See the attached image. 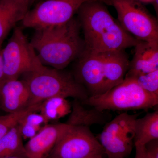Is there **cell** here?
I'll return each mask as SVG.
<instances>
[{"label": "cell", "instance_id": "obj_23", "mask_svg": "<svg viewBox=\"0 0 158 158\" xmlns=\"http://www.w3.org/2000/svg\"><path fill=\"white\" fill-rule=\"evenodd\" d=\"M135 158H158V139L150 141L145 145H135Z\"/></svg>", "mask_w": 158, "mask_h": 158}, {"label": "cell", "instance_id": "obj_11", "mask_svg": "<svg viewBox=\"0 0 158 158\" xmlns=\"http://www.w3.org/2000/svg\"><path fill=\"white\" fill-rule=\"evenodd\" d=\"M71 125L47 124L24 145L27 158H48L60 137Z\"/></svg>", "mask_w": 158, "mask_h": 158}, {"label": "cell", "instance_id": "obj_12", "mask_svg": "<svg viewBox=\"0 0 158 158\" xmlns=\"http://www.w3.org/2000/svg\"><path fill=\"white\" fill-rule=\"evenodd\" d=\"M31 95L23 80L5 79L0 85V108L8 113H15L30 106Z\"/></svg>", "mask_w": 158, "mask_h": 158}, {"label": "cell", "instance_id": "obj_6", "mask_svg": "<svg viewBox=\"0 0 158 158\" xmlns=\"http://www.w3.org/2000/svg\"><path fill=\"white\" fill-rule=\"evenodd\" d=\"M140 114L122 113L105 125L98 140L107 158H129L135 146V125Z\"/></svg>", "mask_w": 158, "mask_h": 158}, {"label": "cell", "instance_id": "obj_15", "mask_svg": "<svg viewBox=\"0 0 158 158\" xmlns=\"http://www.w3.org/2000/svg\"><path fill=\"white\" fill-rule=\"evenodd\" d=\"M106 92L123 81L130 61L125 51L104 52Z\"/></svg>", "mask_w": 158, "mask_h": 158}, {"label": "cell", "instance_id": "obj_7", "mask_svg": "<svg viewBox=\"0 0 158 158\" xmlns=\"http://www.w3.org/2000/svg\"><path fill=\"white\" fill-rule=\"evenodd\" d=\"M89 0H44L30 10L23 26L36 29L65 24L77 14L83 3Z\"/></svg>", "mask_w": 158, "mask_h": 158}, {"label": "cell", "instance_id": "obj_4", "mask_svg": "<svg viewBox=\"0 0 158 158\" xmlns=\"http://www.w3.org/2000/svg\"><path fill=\"white\" fill-rule=\"evenodd\" d=\"M82 103L102 112L147 110L158 106V98L144 91L134 79L125 78L106 92L89 96Z\"/></svg>", "mask_w": 158, "mask_h": 158}, {"label": "cell", "instance_id": "obj_17", "mask_svg": "<svg viewBox=\"0 0 158 158\" xmlns=\"http://www.w3.org/2000/svg\"><path fill=\"white\" fill-rule=\"evenodd\" d=\"M135 145H145L158 139V110L148 113L135 122Z\"/></svg>", "mask_w": 158, "mask_h": 158}, {"label": "cell", "instance_id": "obj_28", "mask_svg": "<svg viewBox=\"0 0 158 158\" xmlns=\"http://www.w3.org/2000/svg\"><path fill=\"white\" fill-rule=\"evenodd\" d=\"M98 1H101V2H102V1H103V0H98Z\"/></svg>", "mask_w": 158, "mask_h": 158}, {"label": "cell", "instance_id": "obj_24", "mask_svg": "<svg viewBox=\"0 0 158 158\" xmlns=\"http://www.w3.org/2000/svg\"><path fill=\"white\" fill-rule=\"evenodd\" d=\"M5 74L4 71V66L2 56V49L0 50V85L5 80Z\"/></svg>", "mask_w": 158, "mask_h": 158}, {"label": "cell", "instance_id": "obj_22", "mask_svg": "<svg viewBox=\"0 0 158 158\" xmlns=\"http://www.w3.org/2000/svg\"><path fill=\"white\" fill-rule=\"evenodd\" d=\"M144 91L158 98V70L133 78Z\"/></svg>", "mask_w": 158, "mask_h": 158}, {"label": "cell", "instance_id": "obj_8", "mask_svg": "<svg viewBox=\"0 0 158 158\" xmlns=\"http://www.w3.org/2000/svg\"><path fill=\"white\" fill-rule=\"evenodd\" d=\"M104 154V151L90 127L72 125L63 133L49 155L48 158H85Z\"/></svg>", "mask_w": 158, "mask_h": 158}, {"label": "cell", "instance_id": "obj_25", "mask_svg": "<svg viewBox=\"0 0 158 158\" xmlns=\"http://www.w3.org/2000/svg\"><path fill=\"white\" fill-rule=\"evenodd\" d=\"M139 1L144 5V4H150V3L153 4L156 0H139Z\"/></svg>", "mask_w": 158, "mask_h": 158}, {"label": "cell", "instance_id": "obj_14", "mask_svg": "<svg viewBox=\"0 0 158 158\" xmlns=\"http://www.w3.org/2000/svg\"><path fill=\"white\" fill-rule=\"evenodd\" d=\"M34 0H0V50L7 35L22 21Z\"/></svg>", "mask_w": 158, "mask_h": 158}, {"label": "cell", "instance_id": "obj_21", "mask_svg": "<svg viewBox=\"0 0 158 158\" xmlns=\"http://www.w3.org/2000/svg\"><path fill=\"white\" fill-rule=\"evenodd\" d=\"M39 105L29 107L25 110L8 113L4 116H0V139L15 126L18 124L20 119L25 115L32 111H37Z\"/></svg>", "mask_w": 158, "mask_h": 158}, {"label": "cell", "instance_id": "obj_2", "mask_svg": "<svg viewBox=\"0 0 158 158\" xmlns=\"http://www.w3.org/2000/svg\"><path fill=\"white\" fill-rule=\"evenodd\" d=\"M81 26L74 17L65 24L35 30L30 43L44 65L64 69L85 48Z\"/></svg>", "mask_w": 158, "mask_h": 158}, {"label": "cell", "instance_id": "obj_29", "mask_svg": "<svg viewBox=\"0 0 158 158\" xmlns=\"http://www.w3.org/2000/svg\"></svg>", "mask_w": 158, "mask_h": 158}, {"label": "cell", "instance_id": "obj_13", "mask_svg": "<svg viewBox=\"0 0 158 158\" xmlns=\"http://www.w3.org/2000/svg\"><path fill=\"white\" fill-rule=\"evenodd\" d=\"M125 78H133L158 70V43L138 41Z\"/></svg>", "mask_w": 158, "mask_h": 158}, {"label": "cell", "instance_id": "obj_16", "mask_svg": "<svg viewBox=\"0 0 158 158\" xmlns=\"http://www.w3.org/2000/svg\"><path fill=\"white\" fill-rule=\"evenodd\" d=\"M72 106L70 116L67 123L72 125L90 127L94 124H106L110 121L111 115L106 111H100L94 108L87 109L82 102L75 99Z\"/></svg>", "mask_w": 158, "mask_h": 158}, {"label": "cell", "instance_id": "obj_1", "mask_svg": "<svg viewBox=\"0 0 158 158\" xmlns=\"http://www.w3.org/2000/svg\"><path fill=\"white\" fill-rule=\"evenodd\" d=\"M77 14L87 50L97 52L125 51L138 42L113 17L101 1L85 2Z\"/></svg>", "mask_w": 158, "mask_h": 158}, {"label": "cell", "instance_id": "obj_10", "mask_svg": "<svg viewBox=\"0 0 158 158\" xmlns=\"http://www.w3.org/2000/svg\"><path fill=\"white\" fill-rule=\"evenodd\" d=\"M74 73L77 81L87 90L89 96L106 92L104 52L84 49L77 59Z\"/></svg>", "mask_w": 158, "mask_h": 158}, {"label": "cell", "instance_id": "obj_19", "mask_svg": "<svg viewBox=\"0 0 158 158\" xmlns=\"http://www.w3.org/2000/svg\"><path fill=\"white\" fill-rule=\"evenodd\" d=\"M23 140L17 124L0 139V158L26 156Z\"/></svg>", "mask_w": 158, "mask_h": 158}, {"label": "cell", "instance_id": "obj_9", "mask_svg": "<svg viewBox=\"0 0 158 158\" xmlns=\"http://www.w3.org/2000/svg\"><path fill=\"white\" fill-rule=\"evenodd\" d=\"M2 52L5 79H18L34 69L37 55L19 27L14 28Z\"/></svg>", "mask_w": 158, "mask_h": 158}, {"label": "cell", "instance_id": "obj_26", "mask_svg": "<svg viewBox=\"0 0 158 158\" xmlns=\"http://www.w3.org/2000/svg\"><path fill=\"white\" fill-rule=\"evenodd\" d=\"M102 156V154H95L89 156L85 158H103Z\"/></svg>", "mask_w": 158, "mask_h": 158}, {"label": "cell", "instance_id": "obj_20", "mask_svg": "<svg viewBox=\"0 0 158 158\" xmlns=\"http://www.w3.org/2000/svg\"><path fill=\"white\" fill-rule=\"evenodd\" d=\"M32 111L25 115L18 123L23 139H30L48 124V122L40 113Z\"/></svg>", "mask_w": 158, "mask_h": 158}, {"label": "cell", "instance_id": "obj_5", "mask_svg": "<svg viewBox=\"0 0 158 158\" xmlns=\"http://www.w3.org/2000/svg\"><path fill=\"white\" fill-rule=\"evenodd\" d=\"M102 2L115 8L118 22L135 39L158 43L157 21L139 0H103Z\"/></svg>", "mask_w": 158, "mask_h": 158}, {"label": "cell", "instance_id": "obj_18", "mask_svg": "<svg viewBox=\"0 0 158 158\" xmlns=\"http://www.w3.org/2000/svg\"><path fill=\"white\" fill-rule=\"evenodd\" d=\"M72 106L67 98L55 97L40 104L38 111L48 122L60 119L70 113Z\"/></svg>", "mask_w": 158, "mask_h": 158}, {"label": "cell", "instance_id": "obj_27", "mask_svg": "<svg viewBox=\"0 0 158 158\" xmlns=\"http://www.w3.org/2000/svg\"><path fill=\"white\" fill-rule=\"evenodd\" d=\"M6 158H27V157L25 156H14L10 157H8Z\"/></svg>", "mask_w": 158, "mask_h": 158}, {"label": "cell", "instance_id": "obj_3", "mask_svg": "<svg viewBox=\"0 0 158 158\" xmlns=\"http://www.w3.org/2000/svg\"><path fill=\"white\" fill-rule=\"evenodd\" d=\"M23 76L31 95L30 107L38 106L55 97L72 98L81 102L89 97L87 90L77 81L73 74L45 66L37 57L33 70Z\"/></svg>", "mask_w": 158, "mask_h": 158}]
</instances>
